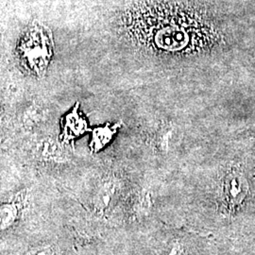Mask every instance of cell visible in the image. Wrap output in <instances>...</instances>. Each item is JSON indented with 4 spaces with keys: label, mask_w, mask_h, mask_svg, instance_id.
Here are the masks:
<instances>
[{
    "label": "cell",
    "mask_w": 255,
    "mask_h": 255,
    "mask_svg": "<svg viewBox=\"0 0 255 255\" xmlns=\"http://www.w3.org/2000/svg\"><path fill=\"white\" fill-rule=\"evenodd\" d=\"M182 255V247L180 243H176L172 247L170 253L168 255Z\"/></svg>",
    "instance_id": "ba28073f"
},
{
    "label": "cell",
    "mask_w": 255,
    "mask_h": 255,
    "mask_svg": "<svg viewBox=\"0 0 255 255\" xmlns=\"http://www.w3.org/2000/svg\"><path fill=\"white\" fill-rule=\"evenodd\" d=\"M26 255H60L56 248L51 245L34 247L29 250Z\"/></svg>",
    "instance_id": "52a82bcc"
},
{
    "label": "cell",
    "mask_w": 255,
    "mask_h": 255,
    "mask_svg": "<svg viewBox=\"0 0 255 255\" xmlns=\"http://www.w3.org/2000/svg\"><path fill=\"white\" fill-rule=\"evenodd\" d=\"M250 65H251V67H252L254 70H255V56H254V57L251 59Z\"/></svg>",
    "instance_id": "30bf717a"
},
{
    "label": "cell",
    "mask_w": 255,
    "mask_h": 255,
    "mask_svg": "<svg viewBox=\"0 0 255 255\" xmlns=\"http://www.w3.org/2000/svg\"><path fill=\"white\" fill-rule=\"evenodd\" d=\"M248 133H249L250 135H252L254 138H255V123L252 127L248 129Z\"/></svg>",
    "instance_id": "9c48e42d"
},
{
    "label": "cell",
    "mask_w": 255,
    "mask_h": 255,
    "mask_svg": "<svg viewBox=\"0 0 255 255\" xmlns=\"http://www.w3.org/2000/svg\"><path fill=\"white\" fill-rule=\"evenodd\" d=\"M26 194H18L12 201L3 203L1 206V230L10 227L17 219L26 201Z\"/></svg>",
    "instance_id": "5b68a950"
},
{
    "label": "cell",
    "mask_w": 255,
    "mask_h": 255,
    "mask_svg": "<svg viewBox=\"0 0 255 255\" xmlns=\"http://www.w3.org/2000/svg\"><path fill=\"white\" fill-rule=\"evenodd\" d=\"M54 47L50 28L32 22L23 30L16 45L15 58L19 67L29 76L43 77L52 60Z\"/></svg>",
    "instance_id": "7a4b0ae2"
},
{
    "label": "cell",
    "mask_w": 255,
    "mask_h": 255,
    "mask_svg": "<svg viewBox=\"0 0 255 255\" xmlns=\"http://www.w3.org/2000/svg\"><path fill=\"white\" fill-rule=\"evenodd\" d=\"M125 25L131 39L178 66H213L234 77L255 56V27L182 0L135 6Z\"/></svg>",
    "instance_id": "6da1fadb"
},
{
    "label": "cell",
    "mask_w": 255,
    "mask_h": 255,
    "mask_svg": "<svg viewBox=\"0 0 255 255\" xmlns=\"http://www.w3.org/2000/svg\"><path fill=\"white\" fill-rule=\"evenodd\" d=\"M90 130L87 119L82 116L80 111V103L75 104L70 113H68L62 121L61 140L65 143L73 142L76 138Z\"/></svg>",
    "instance_id": "277c9868"
},
{
    "label": "cell",
    "mask_w": 255,
    "mask_h": 255,
    "mask_svg": "<svg viewBox=\"0 0 255 255\" xmlns=\"http://www.w3.org/2000/svg\"><path fill=\"white\" fill-rule=\"evenodd\" d=\"M248 170L246 163L242 160H232L221 168L220 186L222 196L231 211L246 198L250 189Z\"/></svg>",
    "instance_id": "3957f363"
},
{
    "label": "cell",
    "mask_w": 255,
    "mask_h": 255,
    "mask_svg": "<svg viewBox=\"0 0 255 255\" xmlns=\"http://www.w3.org/2000/svg\"><path fill=\"white\" fill-rule=\"evenodd\" d=\"M122 123H116L114 125L106 124L104 127L96 128L92 130V141L90 143V149L93 152H98L106 146L110 141L118 132Z\"/></svg>",
    "instance_id": "8992f818"
}]
</instances>
